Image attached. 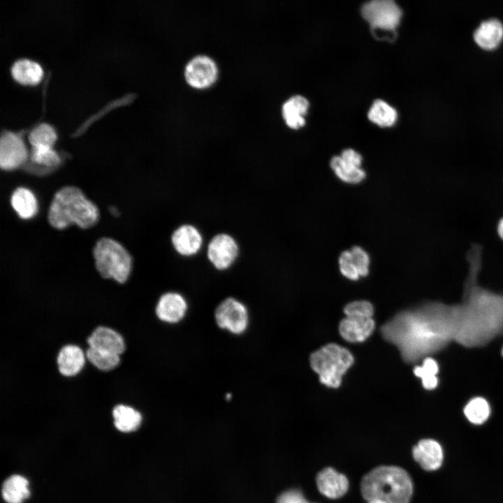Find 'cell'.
Here are the masks:
<instances>
[{
  "mask_svg": "<svg viewBox=\"0 0 503 503\" xmlns=\"http://www.w3.org/2000/svg\"><path fill=\"white\" fill-rule=\"evenodd\" d=\"M458 323V305L428 302L396 314L382 326L381 333L411 363L455 341Z\"/></svg>",
  "mask_w": 503,
  "mask_h": 503,
  "instance_id": "cell-1",
  "label": "cell"
},
{
  "mask_svg": "<svg viewBox=\"0 0 503 503\" xmlns=\"http://www.w3.org/2000/svg\"><path fill=\"white\" fill-rule=\"evenodd\" d=\"M467 259L469 272L462 301L458 305V323L455 341L465 347H476L503 333V294L493 293L477 284L481 265L479 246H473Z\"/></svg>",
  "mask_w": 503,
  "mask_h": 503,
  "instance_id": "cell-2",
  "label": "cell"
},
{
  "mask_svg": "<svg viewBox=\"0 0 503 503\" xmlns=\"http://www.w3.org/2000/svg\"><path fill=\"white\" fill-rule=\"evenodd\" d=\"M99 217L97 207L76 187H65L54 195L48 219L52 226L64 229L72 224L82 228L93 226Z\"/></svg>",
  "mask_w": 503,
  "mask_h": 503,
  "instance_id": "cell-3",
  "label": "cell"
},
{
  "mask_svg": "<svg viewBox=\"0 0 503 503\" xmlns=\"http://www.w3.org/2000/svg\"><path fill=\"white\" fill-rule=\"evenodd\" d=\"M367 500H380L386 503H409L413 494L410 476L397 466H379L367 474L360 483Z\"/></svg>",
  "mask_w": 503,
  "mask_h": 503,
  "instance_id": "cell-4",
  "label": "cell"
},
{
  "mask_svg": "<svg viewBox=\"0 0 503 503\" xmlns=\"http://www.w3.org/2000/svg\"><path fill=\"white\" fill-rule=\"evenodd\" d=\"M309 361L312 370L319 375L321 384L337 388L342 376L353 365V357L347 349L330 343L312 353Z\"/></svg>",
  "mask_w": 503,
  "mask_h": 503,
  "instance_id": "cell-5",
  "label": "cell"
},
{
  "mask_svg": "<svg viewBox=\"0 0 503 503\" xmlns=\"http://www.w3.org/2000/svg\"><path fill=\"white\" fill-rule=\"evenodd\" d=\"M94 257L96 270L103 278L112 279L119 284L129 279L131 257L118 242L108 238H101L94 247Z\"/></svg>",
  "mask_w": 503,
  "mask_h": 503,
  "instance_id": "cell-6",
  "label": "cell"
},
{
  "mask_svg": "<svg viewBox=\"0 0 503 503\" xmlns=\"http://www.w3.org/2000/svg\"><path fill=\"white\" fill-rule=\"evenodd\" d=\"M363 18L370 24L372 32L380 38H393L402 17V10L391 0H373L364 3L361 8Z\"/></svg>",
  "mask_w": 503,
  "mask_h": 503,
  "instance_id": "cell-7",
  "label": "cell"
},
{
  "mask_svg": "<svg viewBox=\"0 0 503 503\" xmlns=\"http://www.w3.org/2000/svg\"><path fill=\"white\" fill-rule=\"evenodd\" d=\"M217 326L234 335H241L247 329L249 314L246 306L234 298H227L216 308Z\"/></svg>",
  "mask_w": 503,
  "mask_h": 503,
  "instance_id": "cell-8",
  "label": "cell"
},
{
  "mask_svg": "<svg viewBox=\"0 0 503 503\" xmlns=\"http://www.w3.org/2000/svg\"><path fill=\"white\" fill-rule=\"evenodd\" d=\"M238 252L236 240L224 233L215 235L209 242L207 249L209 261L219 270L229 268L237 258Z\"/></svg>",
  "mask_w": 503,
  "mask_h": 503,
  "instance_id": "cell-9",
  "label": "cell"
},
{
  "mask_svg": "<svg viewBox=\"0 0 503 503\" xmlns=\"http://www.w3.org/2000/svg\"><path fill=\"white\" fill-rule=\"evenodd\" d=\"M362 156L353 149L343 150L340 156H333L330 166L335 175L342 182L348 184H358L366 177L365 171L361 168Z\"/></svg>",
  "mask_w": 503,
  "mask_h": 503,
  "instance_id": "cell-10",
  "label": "cell"
},
{
  "mask_svg": "<svg viewBox=\"0 0 503 503\" xmlns=\"http://www.w3.org/2000/svg\"><path fill=\"white\" fill-rule=\"evenodd\" d=\"M28 156L27 150L21 137L15 133L5 131L0 140V166L4 170H12L21 166Z\"/></svg>",
  "mask_w": 503,
  "mask_h": 503,
  "instance_id": "cell-11",
  "label": "cell"
},
{
  "mask_svg": "<svg viewBox=\"0 0 503 503\" xmlns=\"http://www.w3.org/2000/svg\"><path fill=\"white\" fill-rule=\"evenodd\" d=\"M216 63L210 57L198 55L191 59L185 68V78L192 87L202 89L210 86L217 78Z\"/></svg>",
  "mask_w": 503,
  "mask_h": 503,
  "instance_id": "cell-12",
  "label": "cell"
},
{
  "mask_svg": "<svg viewBox=\"0 0 503 503\" xmlns=\"http://www.w3.org/2000/svg\"><path fill=\"white\" fill-rule=\"evenodd\" d=\"M88 347L122 356L126 345L123 336L106 326L95 328L87 337Z\"/></svg>",
  "mask_w": 503,
  "mask_h": 503,
  "instance_id": "cell-13",
  "label": "cell"
},
{
  "mask_svg": "<svg viewBox=\"0 0 503 503\" xmlns=\"http://www.w3.org/2000/svg\"><path fill=\"white\" fill-rule=\"evenodd\" d=\"M188 309L184 297L177 292H166L161 296L155 308L157 318L166 323H177L183 319Z\"/></svg>",
  "mask_w": 503,
  "mask_h": 503,
  "instance_id": "cell-14",
  "label": "cell"
},
{
  "mask_svg": "<svg viewBox=\"0 0 503 503\" xmlns=\"http://www.w3.org/2000/svg\"><path fill=\"white\" fill-rule=\"evenodd\" d=\"M171 243L175 252L183 256L196 254L203 245V237L199 230L191 224L178 226L171 235Z\"/></svg>",
  "mask_w": 503,
  "mask_h": 503,
  "instance_id": "cell-15",
  "label": "cell"
},
{
  "mask_svg": "<svg viewBox=\"0 0 503 503\" xmlns=\"http://www.w3.org/2000/svg\"><path fill=\"white\" fill-rule=\"evenodd\" d=\"M57 370L64 377L78 375L86 362L85 352L76 344H68L61 347L56 358Z\"/></svg>",
  "mask_w": 503,
  "mask_h": 503,
  "instance_id": "cell-16",
  "label": "cell"
},
{
  "mask_svg": "<svg viewBox=\"0 0 503 503\" xmlns=\"http://www.w3.org/2000/svg\"><path fill=\"white\" fill-rule=\"evenodd\" d=\"M412 454L414 460L427 471L439 469L443 462V450L439 442L431 439H424L414 446Z\"/></svg>",
  "mask_w": 503,
  "mask_h": 503,
  "instance_id": "cell-17",
  "label": "cell"
},
{
  "mask_svg": "<svg viewBox=\"0 0 503 503\" xmlns=\"http://www.w3.org/2000/svg\"><path fill=\"white\" fill-rule=\"evenodd\" d=\"M476 44L486 50L497 48L503 41V24L497 18L482 21L473 33Z\"/></svg>",
  "mask_w": 503,
  "mask_h": 503,
  "instance_id": "cell-18",
  "label": "cell"
},
{
  "mask_svg": "<svg viewBox=\"0 0 503 503\" xmlns=\"http://www.w3.org/2000/svg\"><path fill=\"white\" fill-rule=\"evenodd\" d=\"M316 481L319 492L330 499L342 497L349 488L347 478L331 467L321 470L318 474Z\"/></svg>",
  "mask_w": 503,
  "mask_h": 503,
  "instance_id": "cell-19",
  "label": "cell"
},
{
  "mask_svg": "<svg viewBox=\"0 0 503 503\" xmlns=\"http://www.w3.org/2000/svg\"><path fill=\"white\" fill-rule=\"evenodd\" d=\"M374 328L372 318L347 317L343 319L339 331L343 339L349 342H360L365 340Z\"/></svg>",
  "mask_w": 503,
  "mask_h": 503,
  "instance_id": "cell-20",
  "label": "cell"
},
{
  "mask_svg": "<svg viewBox=\"0 0 503 503\" xmlns=\"http://www.w3.org/2000/svg\"><path fill=\"white\" fill-rule=\"evenodd\" d=\"M113 425L121 432L129 433L138 430L143 421L139 411L124 404L115 405L112 410Z\"/></svg>",
  "mask_w": 503,
  "mask_h": 503,
  "instance_id": "cell-21",
  "label": "cell"
},
{
  "mask_svg": "<svg viewBox=\"0 0 503 503\" xmlns=\"http://www.w3.org/2000/svg\"><path fill=\"white\" fill-rule=\"evenodd\" d=\"M308 108V101L300 95L289 99L282 106V115L286 125L293 129L303 126Z\"/></svg>",
  "mask_w": 503,
  "mask_h": 503,
  "instance_id": "cell-22",
  "label": "cell"
},
{
  "mask_svg": "<svg viewBox=\"0 0 503 503\" xmlns=\"http://www.w3.org/2000/svg\"><path fill=\"white\" fill-rule=\"evenodd\" d=\"M29 495V481L22 475L13 474L2 484L1 496L7 503H22Z\"/></svg>",
  "mask_w": 503,
  "mask_h": 503,
  "instance_id": "cell-23",
  "label": "cell"
},
{
  "mask_svg": "<svg viewBox=\"0 0 503 503\" xmlns=\"http://www.w3.org/2000/svg\"><path fill=\"white\" fill-rule=\"evenodd\" d=\"M10 203L14 210L22 219H31L38 212L37 199L34 193L27 188L16 189L12 194Z\"/></svg>",
  "mask_w": 503,
  "mask_h": 503,
  "instance_id": "cell-24",
  "label": "cell"
},
{
  "mask_svg": "<svg viewBox=\"0 0 503 503\" xmlns=\"http://www.w3.org/2000/svg\"><path fill=\"white\" fill-rule=\"evenodd\" d=\"M11 73L14 79L23 85H36L43 74L41 65L28 59L16 61L13 64Z\"/></svg>",
  "mask_w": 503,
  "mask_h": 503,
  "instance_id": "cell-25",
  "label": "cell"
},
{
  "mask_svg": "<svg viewBox=\"0 0 503 503\" xmlns=\"http://www.w3.org/2000/svg\"><path fill=\"white\" fill-rule=\"evenodd\" d=\"M368 119L381 127H390L395 124L398 112L391 105L383 100L374 101L368 111Z\"/></svg>",
  "mask_w": 503,
  "mask_h": 503,
  "instance_id": "cell-26",
  "label": "cell"
},
{
  "mask_svg": "<svg viewBox=\"0 0 503 503\" xmlns=\"http://www.w3.org/2000/svg\"><path fill=\"white\" fill-rule=\"evenodd\" d=\"M87 361L100 371L107 372L118 367L121 356L88 347L85 351Z\"/></svg>",
  "mask_w": 503,
  "mask_h": 503,
  "instance_id": "cell-27",
  "label": "cell"
},
{
  "mask_svg": "<svg viewBox=\"0 0 503 503\" xmlns=\"http://www.w3.org/2000/svg\"><path fill=\"white\" fill-rule=\"evenodd\" d=\"M490 413L488 402L481 397L472 399L464 408V414L468 421L476 425L483 423L488 418Z\"/></svg>",
  "mask_w": 503,
  "mask_h": 503,
  "instance_id": "cell-28",
  "label": "cell"
},
{
  "mask_svg": "<svg viewBox=\"0 0 503 503\" xmlns=\"http://www.w3.org/2000/svg\"><path fill=\"white\" fill-rule=\"evenodd\" d=\"M439 367L437 362L430 357L423 359L421 366H416L414 369V374L422 380L423 387L427 390L435 388L438 384L437 374Z\"/></svg>",
  "mask_w": 503,
  "mask_h": 503,
  "instance_id": "cell-29",
  "label": "cell"
},
{
  "mask_svg": "<svg viewBox=\"0 0 503 503\" xmlns=\"http://www.w3.org/2000/svg\"><path fill=\"white\" fill-rule=\"evenodd\" d=\"M56 139L57 134L54 129L50 124L45 123L38 125L29 135V140L32 147H52Z\"/></svg>",
  "mask_w": 503,
  "mask_h": 503,
  "instance_id": "cell-30",
  "label": "cell"
},
{
  "mask_svg": "<svg viewBox=\"0 0 503 503\" xmlns=\"http://www.w3.org/2000/svg\"><path fill=\"white\" fill-rule=\"evenodd\" d=\"M30 158L33 163L45 169L56 168L61 163L59 154L50 147H32Z\"/></svg>",
  "mask_w": 503,
  "mask_h": 503,
  "instance_id": "cell-31",
  "label": "cell"
},
{
  "mask_svg": "<svg viewBox=\"0 0 503 503\" xmlns=\"http://www.w3.org/2000/svg\"><path fill=\"white\" fill-rule=\"evenodd\" d=\"M347 317L372 318L374 309L372 305L366 300L353 301L344 308Z\"/></svg>",
  "mask_w": 503,
  "mask_h": 503,
  "instance_id": "cell-32",
  "label": "cell"
},
{
  "mask_svg": "<svg viewBox=\"0 0 503 503\" xmlns=\"http://www.w3.org/2000/svg\"><path fill=\"white\" fill-rule=\"evenodd\" d=\"M341 274L350 280H357L360 277L354 264L350 250L342 252L338 258Z\"/></svg>",
  "mask_w": 503,
  "mask_h": 503,
  "instance_id": "cell-33",
  "label": "cell"
},
{
  "mask_svg": "<svg viewBox=\"0 0 503 503\" xmlns=\"http://www.w3.org/2000/svg\"><path fill=\"white\" fill-rule=\"evenodd\" d=\"M353 261L356 265L360 277H365L369 273L370 256L366 251L360 246H353L350 249Z\"/></svg>",
  "mask_w": 503,
  "mask_h": 503,
  "instance_id": "cell-34",
  "label": "cell"
},
{
  "mask_svg": "<svg viewBox=\"0 0 503 503\" xmlns=\"http://www.w3.org/2000/svg\"><path fill=\"white\" fill-rule=\"evenodd\" d=\"M276 503H309L301 492L289 490L282 493L277 499Z\"/></svg>",
  "mask_w": 503,
  "mask_h": 503,
  "instance_id": "cell-35",
  "label": "cell"
},
{
  "mask_svg": "<svg viewBox=\"0 0 503 503\" xmlns=\"http://www.w3.org/2000/svg\"><path fill=\"white\" fill-rule=\"evenodd\" d=\"M497 233L499 237L503 240V217L500 219L497 224Z\"/></svg>",
  "mask_w": 503,
  "mask_h": 503,
  "instance_id": "cell-36",
  "label": "cell"
},
{
  "mask_svg": "<svg viewBox=\"0 0 503 503\" xmlns=\"http://www.w3.org/2000/svg\"><path fill=\"white\" fill-rule=\"evenodd\" d=\"M367 503H386V502H385L382 500H372L367 501Z\"/></svg>",
  "mask_w": 503,
  "mask_h": 503,
  "instance_id": "cell-37",
  "label": "cell"
},
{
  "mask_svg": "<svg viewBox=\"0 0 503 503\" xmlns=\"http://www.w3.org/2000/svg\"><path fill=\"white\" fill-rule=\"evenodd\" d=\"M226 398H227L228 400H229V399H231V395L228 393V394L226 395Z\"/></svg>",
  "mask_w": 503,
  "mask_h": 503,
  "instance_id": "cell-38",
  "label": "cell"
},
{
  "mask_svg": "<svg viewBox=\"0 0 503 503\" xmlns=\"http://www.w3.org/2000/svg\"><path fill=\"white\" fill-rule=\"evenodd\" d=\"M502 356H503V347H502Z\"/></svg>",
  "mask_w": 503,
  "mask_h": 503,
  "instance_id": "cell-39",
  "label": "cell"
}]
</instances>
